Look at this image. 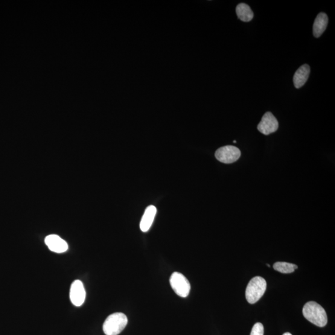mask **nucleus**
Returning a JSON list of instances; mask_svg holds the SVG:
<instances>
[{"mask_svg": "<svg viewBox=\"0 0 335 335\" xmlns=\"http://www.w3.org/2000/svg\"><path fill=\"white\" fill-rule=\"evenodd\" d=\"M156 214L157 208L154 206H149L145 209L141 221V224H140V228H141L143 232H147L149 231L153 222Z\"/></svg>", "mask_w": 335, "mask_h": 335, "instance_id": "9", "label": "nucleus"}, {"mask_svg": "<svg viewBox=\"0 0 335 335\" xmlns=\"http://www.w3.org/2000/svg\"><path fill=\"white\" fill-rule=\"evenodd\" d=\"M170 283L172 289L181 298H186L189 296L191 290V285L186 277L178 272L172 274Z\"/></svg>", "mask_w": 335, "mask_h": 335, "instance_id": "4", "label": "nucleus"}, {"mask_svg": "<svg viewBox=\"0 0 335 335\" xmlns=\"http://www.w3.org/2000/svg\"><path fill=\"white\" fill-rule=\"evenodd\" d=\"M266 281L260 276H256L250 281L246 289V299L250 304H255L264 295L266 289Z\"/></svg>", "mask_w": 335, "mask_h": 335, "instance_id": "3", "label": "nucleus"}, {"mask_svg": "<svg viewBox=\"0 0 335 335\" xmlns=\"http://www.w3.org/2000/svg\"><path fill=\"white\" fill-rule=\"evenodd\" d=\"M310 69L307 64L302 65L294 74L293 81L296 88H301L307 82L309 77Z\"/></svg>", "mask_w": 335, "mask_h": 335, "instance_id": "10", "label": "nucleus"}, {"mask_svg": "<svg viewBox=\"0 0 335 335\" xmlns=\"http://www.w3.org/2000/svg\"><path fill=\"white\" fill-rule=\"evenodd\" d=\"M302 313L306 319L319 327H323L327 325V313L324 308L316 302L306 303L303 308Z\"/></svg>", "mask_w": 335, "mask_h": 335, "instance_id": "1", "label": "nucleus"}, {"mask_svg": "<svg viewBox=\"0 0 335 335\" xmlns=\"http://www.w3.org/2000/svg\"><path fill=\"white\" fill-rule=\"evenodd\" d=\"M215 156L220 162L226 164H232L240 159V150L232 145H227L218 148L215 151Z\"/></svg>", "mask_w": 335, "mask_h": 335, "instance_id": "5", "label": "nucleus"}, {"mask_svg": "<svg viewBox=\"0 0 335 335\" xmlns=\"http://www.w3.org/2000/svg\"><path fill=\"white\" fill-rule=\"evenodd\" d=\"M274 269L277 272L284 274L292 273L296 270L298 269V266L297 265L287 263V262H276L274 264Z\"/></svg>", "mask_w": 335, "mask_h": 335, "instance_id": "13", "label": "nucleus"}, {"mask_svg": "<svg viewBox=\"0 0 335 335\" xmlns=\"http://www.w3.org/2000/svg\"><path fill=\"white\" fill-rule=\"evenodd\" d=\"M236 13L239 19L243 22L252 21L254 14L249 5L245 4H240L236 8Z\"/></svg>", "mask_w": 335, "mask_h": 335, "instance_id": "12", "label": "nucleus"}, {"mask_svg": "<svg viewBox=\"0 0 335 335\" xmlns=\"http://www.w3.org/2000/svg\"><path fill=\"white\" fill-rule=\"evenodd\" d=\"M128 319L123 313L116 312L110 315L104 322L103 330L106 335H118L126 328Z\"/></svg>", "mask_w": 335, "mask_h": 335, "instance_id": "2", "label": "nucleus"}, {"mask_svg": "<svg viewBox=\"0 0 335 335\" xmlns=\"http://www.w3.org/2000/svg\"><path fill=\"white\" fill-rule=\"evenodd\" d=\"M328 17L324 13H320L315 20L313 26L314 36L318 38L322 36L327 29Z\"/></svg>", "mask_w": 335, "mask_h": 335, "instance_id": "11", "label": "nucleus"}, {"mask_svg": "<svg viewBox=\"0 0 335 335\" xmlns=\"http://www.w3.org/2000/svg\"><path fill=\"white\" fill-rule=\"evenodd\" d=\"M278 121L271 112L264 114L257 127L258 130L266 136L275 132L278 129Z\"/></svg>", "mask_w": 335, "mask_h": 335, "instance_id": "6", "label": "nucleus"}, {"mask_svg": "<svg viewBox=\"0 0 335 335\" xmlns=\"http://www.w3.org/2000/svg\"><path fill=\"white\" fill-rule=\"evenodd\" d=\"M283 335H293V334H291L290 333H288V332H287V333H285Z\"/></svg>", "mask_w": 335, "mask_h": 335, "instance_id": "15", "label": "nucleus"}, {"mask_svg": "<svg viewBox=\"0 0 335 335\" xmlns=\"http://www.w3.org/2000/svg\"><path fill=\"white\" fill-rule=\"evenodd\" d=\"M70 298L71 302L76 307L82 305L86 298V291L84 289L82 282L76 280L71 285Z\"/></svg>", "mask_w": 335, "mask_h": 335, "instance_id": "7", "label": "nucleus"}, {"mask_svg": "<svg viewBox=\"0 0 335 335\" xmlns=\"http://www.w3.org/2000/svg\"><path fill=\"white\" fill-rule=\"evenodd\" d=\"M234 143H236V141H234Z\"/></svg>", "mask_w": 335, "mask_h": 335, "instance_id": "16", "label": "nucleus"}, {"mask_svg": "<svg viewBox=\"0 0 335 335\" xmlns=\"http://www.w3.org/2000/svg\"><path fill=\"white\" fill-rule=\"evenodd\" d=\"M250 335H264V327L261 323H256L252 328Z\"/></svg>", "mask_w": 335, "mask_h": 335, "instance_id": "14", "label": "nucleus"}, {"mask_svg": "<svg viewBox=\"0 0 335 335\" xmlns=\"http://www.w3.org/2000/svg\"><path fill=\"white\" fill-rule=\"evenodd\" d=\"M46 245L52 252L57 253L65 252L69 246L66 241L57 235H50L45 239Z\"/></svg>", "mask_w": 335, "mask_h": 335, "instance_id": "8", "label": "nucleus"}]
</instances>
